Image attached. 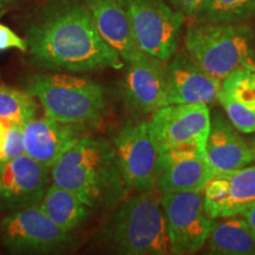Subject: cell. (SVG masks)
Segmentation results:
<instances>
[{
	"label": "cell",
	"mask_w": 255,
	"mask_h": 255,
	"mask_svg": "<svg viewBox=\"0 0 255 255\" xmlns=\"http://www.w3.org/2000/svg\"><path fill=\"white\" fill-rule=\"evenodd\" d=\"M24 39L32 63L41 69L83 72L126 66L83 0H50L32 17Z\"/></svg>",
	"instance_id": "obj_1"
},
{
	"label": "cell",
	"mask_w": 255,
	"mask_h": 255,
	"mask_svg": "<svg viewBox=\"0 0 255 255\" xmlns=\"http://www.w3.org/2000/svg\"><path fill=\"white\" fill-rule=\"evenodd\" d=\"M51 176L91 212L115 208L130 191L113 143L89 136H83L62 156L51 168Z\"/></svg>",
	"instance_id": "obj_2"
},
{
	"label": "cell",
	"mask_w": 255,
	"mask_h": 255,
	"mask_svg": "<svg viewBox=\"0 0 255 255\" xmlns=\"http://www.w3.org/2000/svg\"><path fill=\"white\" fill-rule=\"evenodd\" d=\"M136 193L115 207L101 231V241L117 254H173L161 196Z\"/></svg>",
	"instance_id": "obj_3"
},
{
	"label": "cell",
	"mask_w": 255,
	"mask_h": 255,
	"mask_svg": "<svg viewBox=\"0 0 255 255\" xmlns=\"http://www.w3.org/2000/svg\"><path fill=\"white\" fill-rule=\"evenodd\" d=\"M25 90L37 98L44 114L84 128L98 124L107 110V90L98 82L69 73H36Z\"/></svg>",
	"instance_id": "obj_4"
},
{
	"label": "cell",
	"mask_w": 255,
	"mask_h": 255,
	"mask_svg": "<svg viewBox=\"0 0 255 255\" xmlns=\"http://www.w3.org/2000/svg\"><path fill=\"white\" fill-rule=\"evenodd\" d=\"M253 34L246 25L201 21L189 25L184 46L199 65L223 82L232 73L255 69Z\"/></svg>",
	"instance_id": "obj_5"
},
{
	"label": "cell",
	"mask_w": 255,
	"mask_h": 255,
	"mask_svg": "<svg viewBox=\"0 0 255 255\" xmlns=\"http://www.w3.org/2000/svg\"><path fill=\"white\" fill-rule=\"evenodd\" d=\"M145 55L168 62L177 51L186 15L164 0H120Z\"/></svg>",
	"instance_id": "obj_6"
},
{
	"label": "cell",
	"mask_w": 255,
	"mask_h": 255,
	"mask_svg": "<svg viewBox=\"0 0 255 255\" xmlns=\"http://www.w3.org/2000/svg\"><path fill=\"white\" fill-rule=\"evenodd\" d=\"M0 241L12 254H55L76 247L72 235L59 228L39 205L8 213L0 221Z\"/></svg>",
	"instance_id": "obj_7"
},
{
	"label": "cell",
	"mask_w": 255,
	"mask_h": 255,
	"mask_svg": "<svg viewBox=\"0 0 255 255\" xmlns=\"http://www.w3.org/2000/svg\"><path fill=\"white\" fill-rule=\"evenodd\" d=\"M212 119L205 103L164 105L152 113L148 128L158 152L196 148L206 152Z\"/></svg>",
	"instance_id": "obj_8"
},
{
	"label": "cell",
	"mask_w": 255,
	"mask_h": 255,
	"mask_svg": "<svg viewBox=\"0 0 255 255\" xmlns=\"http://www.w3.org/2000/svg\"><path fill=\"white\" fill-rule=\"evenodd\" d=\"M161 205L173 254H195L202 250L213 223L206 213L202 191L162 194Z\"/></svg>",
	"instance_id": "obj_9"
},
{
	"label": "cell",
	"mask_w": 255,
	"mask_h": 255,
	"mask_svg": "<svg viewBox=\"0 0 255 255\" xmlns=\"http://www.w3.org/2000/svg\"><path fill=\"white\" fill-rule=\"evenodd\" d=\"M113 144L130 191L157 190L156 162L158 150L149 132L148 122L127 123L115 135Z\"/></svg>",
	"instance_id": "obj_10"
},
{
	"label": "cell",
	"mask_w": 255,
	"mask_h": 255,
	"mask_svg": "<svg viewBox=\"0 0 255 255\" xmlns=\"http://www.w3.org/2000/svg\"><path fill=\"white\" fill-rule=\"evenodd\" d=\"M51 183V169L26 154L0 163V212L38 206Z\"/></svg>",
	"instance_id": "obj_11"
},
{
	"label": "cell",
	"mask_w": 255,
	"mask_h": 255,
	"mask_svg": "<svg viewBox=\"0 0 255 255\" xmlns=\"http://www.w3.org/2000/svg\"><path fill=\"white\" fill-rule=\"evenodd\" d=\"M216 171L205 151L196 148H176L158 152L156 188L161 194L202 191Z\"/></svg>",
	"instance_id": "obj_12"
},
{
	"label": "cell",
	"mask_w": 255,
	"mask_h": 255,
	"mask_svg": "<svg viewBox=\"0 0 255 255\" xmlns=\"http://www.w3.org/2000/svg\"><path fill=\"white\" fill-rule=\"evenodd\" d=\"M222 82L206 72L187 51L175 53L165 63V103H214Z\"/></svg>",
	"instance_id": "obj_13"
},
{
	"label": "cell",
	"mask_w": 255,
	"mask_h": 255,
	"mask_svg": "<svg viewBox=\"0 0 255 255\" xmlns=\"http://www.w3.org/2000/svg\"><path fill=\"white\" fill-rule=\"evenodd\" d=\"M210 219L238 215L255 206V164L216 173L203 188Z\"/></svg>",
	"instance_id": "obj_14"
},
{
	"label": "cell",
	"mask_w": 255,
	"mask_h": 255,
	"mask_svg": "<svg viewBox=\"0 0 255 255\" xmlns=\"http://www.w3.org/2000/svg\"><path fill=\"white\" fill-rule=\"evenodd\" d=\"M87 128L59 122L44 114L24 124L25 154L52 168L84 135Z\"/></svg>",
	"instance_id": "obj_15"
},
{
	"label": "cell",
	"mask_w": 255,
	"mask_h": 255,
	"mask_svg": "<svg viewBox=\"0 0 255 255\" xmlns=\"http://www.w3.org/2000/svg\"><path fill=\"white\" fill-rule=\"evenodd\" d=\"M165 63L149 55L128 63L124 95L133 110L148 115L167 105Z\"/></svg>",
	"instance_id": "obj_16"
},
{
	"label": "cell",
	"mask_w": 255,
	"mask_h": 255,
	"mask_svg": "<svg viewBox=\"0 0 255 255\" xmlns=\"http://www.w3.org/2000/svg\"><path fill=\"white\" fill-rule=\"evenodd\" d=\"M83 2L102 38L124 63L135 62L146 56L137 45L129 17L120 0H83Z\"/></svg>",
	"instance_id": "obj_17"
},
{
	"label": "cell",
	"mask_w": 255,
	"mask_h": 255,
	"mask_svg": "<svg viewBox=\"0 0 255 255\" xmlns=\"http://www.w3.org/2000/svg\"><path fill=\"white\" fill-rule=\"evenodd\" d=\"M239 132L221 115H216L212 120L206 155L216 173L246 167L255 162L251 143Z\"/></svg>",
	"instance_id": "obj_18"
},
{
	"label": "cell",
	"mask_w": 255,
	"mask_h": 255,
	"mask_svg": "<svg viewBox=\"0 0 255 255\" xmlns=\"http://www.w3.org/2000/svg\"><path fill=\"white\" fill-rule=\"evenodd\" d=\"M206 245L208 246L209 254H255V235L246 220L240 214L213 219Z\"/></svg>",
	"instance_id": "obj_19"
},
{
	"label": "cell",
	"mask_w": 255,
	"mask_h": 255,
	"mask_svg": "<svg viewBox=\"0 0 255 255\" xmlns=\"http://www.w3.org/2000/svg\"><path fill=\"white\" fill-rule=\"evenodd\" d=\"M40 208L64 232L72 234L88 221L91 210L72 191L52 182L39 203Z\"/></svg>",
	"instance_id": "obj_20"
},
{
	"label": "cell",
	"mask_w": 255,
	"mask_h": 255,
	"mask_svg": "<svg viewBox=\"0 0 255 255\" xmlns=\"http://www.w3.org/2000/svg\"><path fill=\"white\" fill-rule=\"evenodd\" d=\"M255 14V0H205L196 19L214 23H240Z\"/></svg>",
	"instance_id": "obj_21"
},
{
	"label": "cell",
	"mask_w": 255,
	"mask_h": 255,
	"mask_svg": "<svg viewBox=\"0 0 255 255\" xmlns=\"http://www.w3.org/2000/svg\"><path fill=\"white\" fill-rule=\"evenodd\" d=\"M37 111L38 104L30 92L0 85V119L24 126Z\"/></svg>",
	"instance_id": "obj_22"
},
{
	"label": "cell",
	"mask_w": 255,
	"mask_h": 255,
	"mask_svg": "<svg viewBox=\"0 0 255 255\" xmlns=\"http://www.w3.org/2000/svg\"><path fill=\"white\" fill-rule=\"evenodd\" d=\"M218 101L227 114L229 122L242 133L255 132V105L247 104L220 90Z\"/></svg>",
	"instance_id": "obj_23"
},
{
	"label": "cell",
	"mask_w": 255,
	"mask_h": 255,
	"mask_svg": "<svg viewBox=\"0 0 255 255\" xmlns=\"http://www.w3.org/2000/svg\"><path fill=\"white\" fill-rule=\"evenodd\" d=\"M221 90L235 100L255 105V69L232 73L222 82Z\"/></svg>",
	"instance_id": "obj_24"
},
{
	"label": "cell",
	"mask_w": 255,
	"mask_h": 255,
	"mask_svg": "<svg viewBox=\"0 0 255 255\" xmlns=\"http://www.w3.org/2000/svg\"><path fill=\"white\" fill-rule=\"evenodd\" d=\"M23 127L0 119V163L25 154Z\"/></svg>",
	"instance_id": "obj_25"
},
{
	"label": "cell",
	"mask_w": 255,
	"mask_h": 255,
	"mask_svg": "<svg viewBox=\"0 0 255 255\" xmlns=\"http://www.w3.org/2000/svg\"><path fill=\"white\" fill-rule=\"evenodd\" d=\"M18 49L21 52H27V44L24 38L19 37L11 28L0 24V51Z\"/></svg>",
	"instance_id": "obj_26"
},
{
	"label": "cell",
	"mask_w": 255,
	"mask_h": 255,
	"mask_svg": "<svg viewBox=\"0 0 255 255\" xmlns=\"http://www.w3.org/2000/svg\"><path fill=\"white\" fill-rule=\"evenodd\" d=\"M175 8L181 11L184 15L196 18L205 0H171Z\"/></svg>",
	"instance_id": "obj_27"
},
{
	"label": "cell",
	"mask_w": 255,
	"mask_h": 255,
	"mask_svg": "<svg viewBox=\"0 0 255 255\" xmlns=\"http://www.w3.org/2000/svg\"><path fill=\"white\" fill-rule=\"evenodd\" d=\"M240 215L244 216V219L246 220L248 226H250L252 232H253L254 235H255V206L251 207V208L247 209L246 212L241 213Z\"/></svg>",
	"instance_id": "obj_28"
},
{
	"label": "cell",
	"mask_w": 255,
	"mask_h": 255,
	"mask_svg": "<svg viewBox=\"0 0 255 255\" xmlns=\"http://www.w3.org/2000/svg\"><path fill=\"white\" fill-rule=\"evenodd\" d=\"M17 0H0V11L11 8L15 4Z\"/></svg>",
	"instance_id": "obj_29"
},
{
	"label": "cell",
	"mask_w": 255,
	"mask_h": 255,
	"mask_svg": "<svg viewBox=\"0 0 255 255\" xmlns=\"http://www.w3.org/2000/svg\"><path fill=\"white\" fill-rule=\"evenodd\" d=\"M251 146H252V149H253V152H254V158H255V136L253 137V138H252Z\"/></svg>",
	"instance_id": "obj_30"
}]
</instances>
